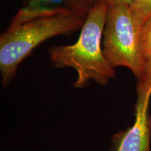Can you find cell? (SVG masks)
<instances>
[{
	"label": "cell",
	"mask_w": 151,
	"mask_h": 151,
	"mask_svg": "<svg viewBox=\"0 0 151 151\" xmlns=\"http://www.w3.org/2000/svg\"><path fill=\"white\" fill-rule=\"evenodd\" d=\"M109 5L97 1L87 15L78 40L71 45L51 47L48 50L55 67H71L78 74L73 83L83 89L91 81L104 86L116 77V69L104 55L102 37Z\"/></svg>",
	"instance_id": "obj_2"
},
{
	"label": "cell",
	"mask_w": 151,
	"mask_h": 151,
	"mask_svg": "<svg viewBox=\"0 0 151 151\" xmlns=\"http://www.w3.org/2000/svg\"></svg>",
	"instance_id": "obj_11"
},
{
	"label": "cell",
	"mask_w": 151,
	"mask_h": 151,
	"mask_svg": "<svg viewBox=\"0 0 151 151\" xmlns=\"http://www.w3.org/2000/svg\"><path fill=\"white\" fill-rule=\"evenodd\" d=\"M139 34L129 5L109 6L102 37L104 55L113 68L127 67L138 80L141 78L144 65Z\"/></svg>",
	"instance_id": "obj_3"
},
{
	"label": "cell",
	"mask_w": 151,
	"mask_h": 151,
	"mask_svg": "<svg viewBox=\"0 0 151 151\" xmlns=\"http://www.w3.org/2000/svg\"><path fill=\"white\" fill-rule=\"evenodd\" d=\"M129 7L136 25L140 31L143 24L151 16V0H134Z\"/></svg>",
	"instance_id": "obj_6"
},
{
	"label": "cell",
	"mask_w": 151,
	"mask_h": 151,
	"mask_svg": "<svg viewBox=\"0 0 151 151\" xmlns=\"http://www.w3.org/2000/svg\"><path fill=\"white\" fill-rule=\"evenodd\" d=\"M29 4L47 6L65 7L71 10L88 14L97 0H29Z\"/></svg>",
	"instance_id": "obj_5"
},
{
	"label": "cell",
	"mask_w": 151,
	"mask_h": 151,
	"mask_svg": "<svg viewBox=\"0 0 151 151\" xmlns=\"http://www.w3.org/2000/svg\"><path fill=\"white\" fill-rule=\"evenodd\" d=\"M97 1H104L109 6L111 4H126L130 5V4L134 0H97Z\"/></svg>",
	"instance_id": "obj_9"
},
{
	"label": "cell",
	"mask_w": 151,
	"mask_h": 151,
	"mask_svg": "<svg viewBox=\"0 0 151 151\" xmlns=\"http://www.w3.org/2000/svg\"><path fill=\"white\" fill-rule=\"evenodd\" d=\"M87 15L65 7L34 4L20 9L0 35L3 86H9L20 64L37 47L51 38L69 35L80 29Z\"/></svg>",
	"instance_id": "obj_1"
},
{
	"label": "cell",
	"mask_w": 151,
	"mask_h": 151,
	"mask_svg": "<svg viewBox=\"0 0 151 151\" xmlns=\"http://www.w3.org/2000/svg\"><path fill=\"white\" fill-rule=\"evenodd\" d=\"M110 151H113V150H110Z\"/></svg>",
	"instance_id": "obj_10"
},
{
	"label": "cell",
	"mask_w": 151,
	"mask_h": 151,
	"mask_svg": "<svg viewBox=\"0 0 151 151\" xmlns=\"http://www.w3.org/2000/svg\"><path fill=\"white\" fill-rule=\"evenodd\" d=\"M139 41L141 54L145 62L151 58V16L141 27L139 34Z\"/></svg>",
	"instance_id": "obj_7"
},
{
	"label": "cell",
	"mask_w": 151,
	"mask_h": 151,
	"mask_svg": "<svg viewBox=\"0 0 151 151\" xmlns=\"http://www.w3.org/2000/svg\"><path fill=\"white\" fill-rule=\"evenodd\" d=\"M150 97L151 94L137 92L134 122L132 127L113 136V151H150Z\"/></svg>",
	"instance_id": "obj_4"
},
{
	"label": "cell",
	"mask_w": 151,
	"mask_h": 151,
	"mask_svg": "<svg viewBox=\"0 0 151 151\" xmlns=\"http://www.w3.org/2000/svg\"><path fill=\"white\" fill-rule=\"evenodd\" d=\"M138 81L137 92L151 94V58L144 62L142 74Z\"/></svg>",
	"instance_id": "obj_8"
}]
</instances>
